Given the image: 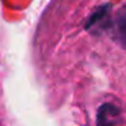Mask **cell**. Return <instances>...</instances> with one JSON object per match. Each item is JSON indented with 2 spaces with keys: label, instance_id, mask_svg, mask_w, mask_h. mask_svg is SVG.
I'll return each instance as SVG.
<instances>
[{
  "label": "cell",
  "instance_id": "obj_1",
  "mask_svg": "<svg viewBox=\"0 0 126 126\" xmlns=\"http://www.w3.org/2000/svg\"><path fill=\"white\" fill-rule=\"evenodd\" d=\"M119 109L114 104L104 103L98 110V126H117Z\"/></svg>",
  "mask_w": 126,
  "mask_h": 126
},
{
  "label": "cell",
  "instance_id": "obj_2",
  "mask_svg": "<svg viewBox=\"0 0 126 126\" xmlns=\"http://www.w3.org/2000/svg\"><path fill=\"white\" fill-rule=\"evenodd\" d=\"M115 39L126 49V6L118 11L114 20Z\"/></svg>",
  "mask_w": 126,
  "mask_h": 126
}]
</instances>
